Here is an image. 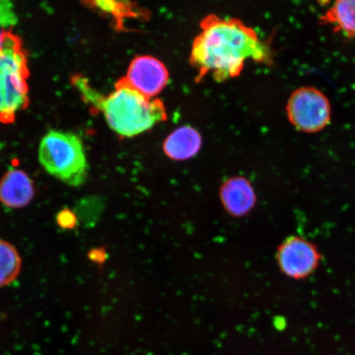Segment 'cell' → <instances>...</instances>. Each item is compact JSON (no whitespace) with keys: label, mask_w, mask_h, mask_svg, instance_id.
<instances>
[{"label":"cell","mask_w":355,"mask_h":355,"mask_svg":"<svg viewBox=\"0 0 355 355\" xmlns=\"http://www.w3.org/2000/svg\"><path fill=\"white\" fill-rule=\"evenodd\" d=\"M126 82L141 94L153 98L167 85L168 73L162 62L152 56H140L131 62Z\"/></svg>","instance_id":"6"},{"label":"cell","mask_w":355,"mask_h":355,"mask_svg":"<svg viewBox=\"0 0 355 355\" xmlns=\"http://www.w3.org/2000/svg\"><path fill=\"white\" fill-rule=\"evenodd\" d=\"M202 137L193 128H178L168 136L164 144V150L168 157L176 161L192 158L199 152Z\"/></svg>","instance_id":"10"},{"label":"cell","mask_w":355,"mask_h":355,"mask_svg":"<svg viewBox=\"0 0 355 355\" xmlns=\"http://www.w3.org/2000/svg\"><path fill=\"white\" fill-rule=\"evenodd\" d=\"M319 21L331 26L335 33L355 38V0H335Z\"/></svg>","instance_id":"11"},{"label":"cell","mask_w":355,"mask_h":355,"mask_svg":"<svg viewBox=\"0 0 355 355\" xmlns=\"http://www.w3.org/2000/svg\"><path fill=\"white\" fill-rule=\"evenodd\" d=\"M76 86L88 103L103 114L111 130L122 137L139 135L167 118L162 101L141 94L124 78L105 96L94 90L85 79H77Z\"/></svg>","instance_id":"2"},{"label":"cell","mask_w":355,"mask_h":355,"mask_svg":"<svg viewBox=\"0 0 355 355\" xmlns=\"http://www.w3.org/2000/svg\"><path fill=\"white\" fill-rule=\"evenodd\" d=\"M16 22L17 17L11 4L7 0H0V50Z\"/></svg>","instance_id":"13"},{"label":"cell","mask_w":355,"mask_h":355,"mask_svg":"<svg viewBox=\"0 0 355 355\" xmlns=\"http://www.w3.org/2000/svg\"><path fill=\"white\" fill-rule=\"evenodd\" d=\"M319 255L313 244L298 237L287 239L279 248L277 261L283 272L293 278L309 276L316 268Z\"/></svg>","instance_id":"7"},{"label":"cell","mask_w":355,"mask_h":355,"mask_svg":"<svg viewBox=\"0 0 355 355\" xmlns=\"http://www.w3.org/2000/svg\"><path fill=\"white\" fill-rule=\"evenodd\" d=\"M56 222L62 229L73 230L78 225V216L76 213L69 209V208H64V209L57 213Z\"/></svg>","instance_id":"14"},{"label":"cell","mask_w":355,"mask_h":355,"mask_svg":"<svg viewBox=\"0 0 355 355\" xmlns=\"http://www.w3.org/2000/svg\"><path fill=\"white\" fill-rule=\"evenodd\" d=\"M21 268V257L15 247L0 239V288L15 282Z\"/></svg>","instance_id":"12"},{"label":"cell","mask_w":355,"mask_h":355,"mask_svg":"<svg viewBox=\"0 0 355 355\" xmlns=\"http://www.w3.org/2000/svg\"><path fill=\"white\" fill-rule=\"evenodd\" d=\"M220 198L225 209L235 216L245 215L256 202L254 189L243 178L226 181L220 189Z\"/></svg>","instance_id":"9"},{"label":"cell","mask_w":355,"mask_h":355,"mask_svg":"<svg viewBox=\"0 0 355 355\" xmlns=\"http://www.w3.org/2000/svg\"><path fill=\"white\" fill-rule=\"evenodd\" d=\"M288 121L297 130L318 132L329 124L331 119L330 101L313 87H302L292 93L286 104Z\"/></svg>","instance_id":"5"},{"label":"cell","mask_w":355,"mask_h":355,"mask_svg":"<svg viewBox=\"0 0 355 355\" xmlns=\"http://www.w3.org/2000/svg\"><path fill=\"white\" fill-rule=\"evenodd\" d=\"M39 162L49 174L78 187L85 182L88 165L81 139L71 132L52 130L40 144Z\"/></svg>","instance_id":"3"},{"label":"cell","mask_w":355,"mask_h":355,"mask_svg":"<svg viewBox=\"0 0 355 355\" xmlns=\"http://www.w3.org/2000/svg\"><path fill=\"white\" fill-rule=\"evenodd\" d=\"M34 193L33 182L24 171L11 168L0 180V202L8 207L28 206Z\"/></svg>","instance_id":"8"},{"label":"cell","mask_w":355,"mask_h":355,"mask_svg":"<svg viewBox=\"0 0 355 355\" xmlns=\"http://www.w3.org/2000/svg\"><path fill=\"white\" fill-rule=\"evenodd\" d=\"M190 60L199 79L209 74L217 82H224L238 77L248 60L272 64V52L241 21L210 16L202 21Z\"/></svg>","instance_id":"1"},{"label":"cell","mask_w":355,"mask_h":355,"mask_svg":"<svg viewBox=\"0 0 355 355\" xmlns=\"http://www.w3.org/2000/svg\"><path fill=\"white\" fill-rule=\"evenodd\" d=\"M28 64L20 40L8 34L0 50V121L10 123L28 103Z\"/></svg>","instance_id":"4"}]
</instances>
